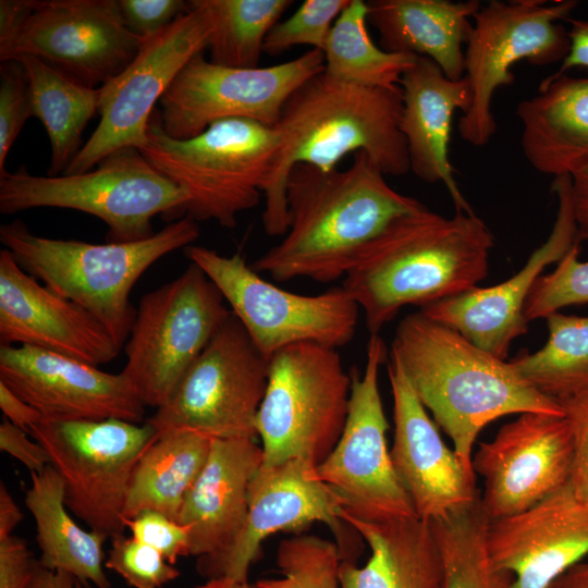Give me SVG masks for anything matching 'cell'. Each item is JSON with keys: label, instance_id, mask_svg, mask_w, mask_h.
Masks as SVG:
<instances>
[{"label": "cell", "instance_id": "cell-21", "mask_svg": "<svg viewBox=\"0 0 588 588\" xmlns=\"http://www.w3.org/2000/svg\"><path fill=\"white\" fill-rule=\"evenodd\" d=\"M388 376L394 421L391 462L417 517L430 522L471 505L480 498L474 468L444 443L392 355Z\"/></svg>", "mask_w": 588, "mask_h": 588}, {"label": "cell", "instance_id": "cell-17", "mask_svg": "<svg viewBox=\"0 0 588 588\" xmlns=\"http://www.w3.org/2000/svg\"><path fill=\"white\" fill-rule=\"evenodd\" d=\"M343 505L340 494L320 479L314 463L292 458L277 465L261 464L249 485L248 514L240 538L223 555L197 560V572L207 579L248 581L265 539L316 522L330 527L342 563L356 564L360 541L353 539L356 530L340 517Z\"/></svg>", "mask_w": 588, "mask_h": 588}, {"label": "cell", "instance_id": "cell-13", "mask_svg": "<svg viewBox=\"0 0 588 588\" xmlns=\"http://www.w3.org/2000/svg\"><path fill=\"white\" fill-rule=\"evenodd\" d=\"M269 359L231 314L188 368L169 401L146 422L157 434L193 430L212 439L257 440Z\"/></svg>", "mask_w": 588, "mask_h": 588}, {"label": "cell", "instance_id": "cell-50", "mask_svg": "<svg viewBox=\"0 0 588 588\" xmlns=\"http://www.w3.org/2000/svg\"><path fill=\"white\" fill-rule=\"evenodd\" d=\"M37 0L0 1V46L11 40L35 10Z\"/></svg>", "mask_w": 588, "mask_h": 588}, {"label": "cell", "instance_id": "cell-49", "mask_svg": "<svg viewBox=\"0 0 588 588\" xmlns=\"http://www.w3.org/2000/svg\"><path fill=\"white\" fill-rule=\"evenodd\" d=\"M571 201L578 242H588V164L571 175Z\"/></svg>", "mask_w": 588, "mask_h": 588}, {"label": "cell", "instance_id": "cell-55", "mask_svg": "<svg viewBox=\"0 0 588 588\" xmlns=\"http://www.w3.org/2000/svg\"><path fill=\"white\" fill-rule=\"evenodd\" d=\"M587 562H588V559H587Z\"/></svg>", "mask_w": 588, "mask_h": 588}, {"label": "cell", "instance_id": "cell-34", "mask_svg": "<svg viewBox=\"0 0 588 588\" xmlns=\"http://www.w3.org/2000/svg\"><path fill=\"white\" fill-rule=\"evenodd\" d=\"M544 319L549 330L544 346L517 355L511 364L530 385L559 401L588 389V317L556 311Z\"/></svg>", "mask_w": 588, "mask_h": 588}, {"label": "cell", "instance_id": "cell-38", "mask_svg": "<svg viewBox=\"0 0 588 588\" xmlns=\"http://www.w3.org/2000/svg\"><path fill=\"white\" fill-rule=\"evenodd\" d=\"M578 253L575 244L552 272L536 280L524 307L527 322L569 305L588 303V261H580Z\"/></svg>", "mask_w": 588, "mask_h": 588}, {"label": "cell", "instance_id": "cell-15", "mask_svg": "<svg viewBox=\"0 0 588 588\" xmlns=\"http://www.w3.org/2000/svg\"><path fill=\"white\" fill-rule=\"evenodd\" d=\"M387 354L382 338L370 334L363 372L356 367L350 370L351 397L343 432L317 466L320 479L343 499V510L371 523L417 517L387 444L389 424L379 391V371Z\"/></svg>", "mask_w": 588, "mask_h": 588}, {"label": "cell", "instance_id": "cell-26", "mask_svg": "<svg viewBox=\"0 0 588 588\" xmlns=\"http://www.w3.org/2000/svg\"><path fill=\"white\" fill-rule=\"evenodd\" d=\"M400 87L403 97L400 131L407 145L411 171L425 182H442L456 212L475 215L454 180L449 159L454 112H465L471 99L466 77L450 79L431 59L417 56L403 73Z\"/></svg>", "mask_w": 588, "mask_h": 588}, {"label": "cell", "instance_id": "cell-5", "mask_svg": "<svg viewBox=\"0 0 588 588\" xmlns=\"http://www.w3.org/2000/svg\"><path fill=\"white\" fill-rule=\"evenodd\" d=\"M199 236V225L184 216L151 237L130 243L94 244L36 235L22 220L0 226V242L20 267L44 285L93 315L117 346L125 345L137 310L130 294L157 260L185 248Z\"/></svg>", "mask_w": 588, "mask_h": 588}, {"label": "cell", "instance_id": "cell-25", "mask_svg": "<svg viewBox=\"0 0 588 588\" xmlns=\"http://www.w3.org/2000/svg\"><path fill=\"white\" fill-rule=\"evenodd\" d=\"M262 458L255 439L212 440L177 517L188 529L189 556L216 559L235 544L247 519L249 485Z\"/></svg>", "mask_w": 588, "mask_h": 588}, {"label": "cell", "instance_id": "cell-7", "mask_svg": "<svg viewBox=\"0 0 588 588\" xmlns=\"http://www.w3.org/2000/svg\"><path fill=\"white\" fill-rule=\"evenodd\" d=\"M187 200L186 192L134 147L113 151L97 169L84 173L38 176L21 166L0 175L2 215L41 207L82 211L107 224L110 243L151 237L152 218L181 219Z\"/></svg>", "mask_w": 588, "mask_h": 588}, {"label": "cell", "instance_id": "cell-39", "mask_svg": "<svg viewBox=\"0 0 588 588\" xmlns=\"http://www.w3.org/2000/svg\"><path fill=\"white\" fill-rule=\"evenodd\" d=\"M350 0H306L268 33L264 52L278 56L297 45L323 51L331 28Z\"/></svg>", "mask_w": 588, "mask_h": 588}, {"label": "cell", "instance_id": "cell-31", "mask_svg": "<svg viewBox=\"0 0 588 588\" xmlns=\"http://www.w3.org/2000/svg\"><path fill=\"white\" fill-rule=\"evenodd\" d=\"M212 440L193 430L157 434L134 468L124 519L143 511H156L177 522L184 499L208 458Z\"/></svg>", "mask_w": 588, "mask_h": 588}, {"label": "cell", "instance_id": "cell-14", "mask_svg": "<svg viewBox=\"0 0 588 588\" xmlns=\"http://www.w3.org/2000/svg\"><path fill=\"white\" fill-rule=\"evenodd\" d=\"M187 12L143 41L135 59L100 87V121L63 174L84 173L115 150L140 149L147 128L170 85L183 68L207 49L213 23L204 0L188 1Z\"/></svg>", "mask_w": 588, "mask_h": 588}, {"label": "cell", "instance_id": "cell-41", "mask_svg": "<svg viewBox=\"0 0 588 588\" xmlns=\"http://www.w3.org/2000/svg\"><path fill=\"white\" fill-rule=\"evenodd\" d=\"M33 118L29 83L19 60L0 65V175L8 172V154L25 122Z\"/></svg>", "mask_w": 588, "mask_h": 588}, {"label": "cell", "instance_id": "cell-18", "mask_svg": "<svg viewBox=\"0 0 588 588\" xmlns=\"http://www.w3.org/2000/svg\"><path fill=\"white\" fill-rule=\"evenodd\" d=\"M142 45L125 25L119 0H37L20 30L0 46V61L33 56L99 88L135 59Z\"/></svg>", "mask_w": 588, "mask_h": 588}, {"label": "cell", "instance_id": "cell-36", "mask_svg": "<svg viewBox=\"0 0 588 588\" xmlns=\"http://www.w3.org/2000/svg\"><path fill=\"white\" fill-rule=\"evenodd\" d=\"M213 27L207 49L210 62L228 68H258L271 28L291 0H204Z\"/></svg>", "mask_w": 588, "mask_h": 588}, {"label": "cell", "instance_id": "cell-8", "mask_svg": "<svg viewBox=\"0 0 588 588\" xmlns=\"http://www.w3.org/2000/svg\"><path fill=\"white\" fill-rule=\"evenodd\" d=\"M351 387L336 348L302 342L274 353L256 418L262 465L292 458L320 465L345 427Z\"/></svg>", "mask_w": 588, "mask_h": 588}, {"label": "cell", "instance_id": "cell-9", "mask_svg": "<svg viewBox=\"0 0 588 588\" xmlns=\"http://www.w3.org/2000/svg\"><path fill=\"white\" fill-rule=\"evenodd\" d=\"M232 314L195 264L145 294L125 343L122 370L145 407L163 406L185 372Z\"/></svg>", "mask_w": 588, "mask_h": 588}, {"label": "cell", "instance_id": "cell-43", "mask_svg": "<svg viewBox=\"0 0 588 588\" xmlns=\"http://www.w3.org/2000/svg\"><path fill=\"white\" fill-rule=\"evenodd\" d=\"M558 402L572 431L573 464L569 486L577 497L588 501V389Z\"/></svg>", "mask_w": 588, "mask_h": 588}, {"label": "cell", "instance_id": "cell-32", "mask_svg": "<svg viewBox=\"0 0 588 588\" xmlns=\"http://www.w3.org/2000/svg\"><path fill=\"white\" fill-rule=\"evenodd\" d=\"M27 74L33 118L44 125L51 146L49 176L64 173L82 149V134L98 112L100 87L81 84L33 56L17 59Z\"/></svg>", "mask_w": 588, "mask_h": 588}, {"label": "cell", "instance_id": "cell-23", "mask_svg": "<svg viewBox=\"0 0 588 588\" xmlns=\"http://www.w3.org/2000/svg\"><path fill=\"white\" fill-rule=\"evenodd\" d=\"M487 543L512 588H547L588 559V501L568 482L519 513L490 520Z\"/></svg>", "mask_w": 588, "mask_h": 588}, {"label": "cell", "instance_id": "cell-40", "mask_svg": "<svg viewBox=\"0 0 588 588\" xmlns=\"http://www.w3.org/2000/svg\"><path fill=\"white\" fill-rule=\"evenodd\" d=\"M105 566L133 588H162L180 576V571L157 550L124 535L111 538Z\"/></svg>", "mask_w": 588, "mask_h": 588}, {"label": "cell", "instance_id": "cell-28", "mask_svg": "<svg viewBox=\"0 0 588 588\" xmlns=\"http://www.w3.org/2000/svg\"><path fill=\"white\" fill-rule=\"evenodd\" d=\"M340 517L368 544L363 567L341 563L340 588H444V563L430 522L418 517L388 523Z\"/></svg>", "mask_w": 588, "mask_h": 588}, {"label": "cell", "instance_id": "cell-1", "mask_svg": "<svg viewBox=\"0 0 588 588\" xmlns=\"http://www.w3.org/2000/svg\"><path fill=\"white\" fill-rule=\"evenodd\" d=\"M286 201L287 232L252 266L280 282L344 278L393 221L428 209L392 188L363 151L345 170L296 164L287 177Z\"/></svg>", "mask_w": 588, "mask_h": 588}, {"label": "cell", "instance_id": "cell-42", "mask_svg": "<svg viewBox=\"0 0 588 588\" xmlns=\"http://www.w3.org/2000/svg\"><path fill=\"white\" fill-rule=\"evenodd\" d=\"M132 537L154 548L171 564L181 556H189L187 527L156 511H143L125 520Z\"/></svg>", "mask_w": 588, "mask_h": 588}, {"label": "cell", "instance_id": "cell-3", "mask_svg": "<svg viewBox=\"0 0 588 588\" xmlns=\"http://www.w3.org/2000/svg\"><path fill=\"white\" fill-rule=\"evenodd\" d=\"M494 238L476 215L445 218L429 209L403 216L372 240L342 287L364 311L370 334L407 305L420 308L477 286Z\"/></svg>", "mask_w": 588, "mask_h": 588}, {"label": "cell", "instance_id": "cell-11", "mask_svg": "<svg viewBox=\"0 0 588 588\" xmlns=\"http://www.w3.org/2000/svg\"><path fill=\"white\" fill-rule=\"evenodd\" d=\"M184 254L216 284L232 314L268 359L295 343L336 348L354 338L360 308L342 286L316 295L297 294L266 281L241 253L224 256L215 249L189 245Z\"/></svg>", "mask_w": 588, "mask_h": 588}, {"label": "cell", "instance_id": "cell-29", "mask_svg": "<svg viewBox=\"0 0 588 588\" xmlns=\"http://www.w3.org/2000/svg\"><path fill=\"white\" fill-rule=\"evenodd\" d=\"M516 114L523 154L536 171L571 176L588 164V76L564 74L540 84Z\"/></svg>", "mask_w": 588, "mask_h": 588}, {"label": "cell", "instance_id": "cell-35", "mask_svg": "<svg viewBox=\"0 0 588 588\" xmlns=\"http://www.w3.org/2000/svg\"><path fill=\"white\" fill-rule=\"evenodd\" d=\"M444 563V588H512V578L491 560L490 519L480 498L471 505L430 520Z\"/></svg>", "mask_w": 588, "mask_h": 588}, {"label": "cell", "instance_id": "cell-6", "mask_svg": "<svg viewBox=\"0 0 588 588\" xmlns=\"http://www.w3.org/2000/svg\"><path fill=\"white\" fill-rule=\"evenodd\" d=\"M147 138L142 155L188 196L182 216L229 229L259 204L281 144L274 127L247 119L221 120L195 137L175 139L156 110Z\"/></svg>", "mask_w": 588, "mask_h": 588}, {"label": "cell", "instance_id": "cell-19", "mask_svg": "<svg viewBox=\"0 0 588 588\" xmlns=\"http://www.w3.org/2000/svg\"><path fill=\"white\" fill-rule=\"evenodd\" d=\"M573 439L565 416L523 413L473 457L482 477L481 506L490 520L519 513L569 482Z\"/></svg>", "mask_w": 588, "mask_h": 588}, {"label": "cell", "instance_id": "cell-44", "mask_svg": "<svg viewBox=\"0 0 588 588\" xmlns=\"http://www.w3.org/2000/svg\"><path fill=\"white\" fill-rule=\"evenodd\" d=\"M127 28L143 41L170 26L188 11V1L182 0H119Z\"/></svg>", "mask_w": 588, "mask_h": 588}, {"label": "cell", "instance_id": "cell-4", "mask_svg": "<svg viewBox=\"0 0 588 588\" xmlns=\"http://www.w3.org/2000/svg\"><path fill=\"white\" fill-rule=\"evenodd\" d=\"M389 354L468 466L478 434L491 421L523 413L564 416L560 403L524 380L511 362L420 311L399 322Z\"/></svg>", "mask_w": 588, "mask_h": 588}, {"label": "cell", "instance_id": "cell-16", "mask_svg": "<svg viewBox=\"0 0 588 588\" xmlns=\"http://www.w3.org/2000/svg\"><path fill=\"white\" fill-rule=\"evenodd\" d=\"M323 71L324 54L317 49L287 62L253 69L221 66L198 53L160 99V123L175 139L195 137L228 119L273 127L290 96Z\"/></svg>", "mask_w": 588, "mask_h": 588}, {"label": "cell", "instance_id": "cell-30", "mask_svg": "<svg viewBox=\"0 0 588 588\" xmlns=\"http://www.w3.org/2000/svg\"><path fill=\"white\" fill-rule=\"evenodd\" d=\"M25 505L35 520L41 566L70 574L82 585L111 587L103 569L108 536L87 531L72 518L64 503L63 481L51 465L30 473Z\"/></svg>", "mask_w": 588, "mask_h": 588}, {"label": "cell", "instance_id": "cell-53", "mask_svg": "<svg viewBox=\"0 0 588 588\" xmlns=\"http://www.w3.org/2000/svg\"><path fill=\"white\" fill-rule=\"evenodd\" d=\"M547 588H588V562H580L554 579Z\"/></svg>", "mask_w": 588, "mask_h": 588}, {"label": "cell", "instance_id": "cell-33", "mask_svg": "<svg viewBox=\"0 0 588 588\" xmlns=\"http://www.w3.org/2000/svg\"><path fill=\"white\" fill-rule=\"evenodd\" d=\"M367 22V2L350 0L335 20L323 50L324 73L363 86H399L403 73L417 56L388 52L377 46L368 33Z\"/></svg>", "mask_w": 588, "mask_h": 588}, {"label": "cell", "instance_id": "cell-24", "mask_svg": "<svg viewBox=\"0 0 588 588\" xmlns=\"http://www.w3.org/2000/svg\"><path fill=\"white\" fill-rule=\"evenodd\" d=\"M0 344L48 350L97 367L120 353L93 315L40 284L5 248L0 250Z\"/></svg>", "mask_w": 588, "mask_h": 588}, {"label": "cell", "instance_id": "cell-20", "mask_svg": "<svg viewBox=\"0 0 588 588\" xmlns=\"http://www.w3.org/2000/svg\"><path fill=\"white\" fill-rule=\"evenodd\" d=\"M0 381L44 420L122 419L140 424L145 406L127 378L48 350L0 346Z\"/></svg>", "mask_w": 588, "mask_h": 588}, {"label": "cell", "instance_id": "cell-51", "mask_svg": "<svg viewBox=\"0 0 588 588\" xmlns=\"http://www.w3.org/2000/svg\"><path fill=\"white\" fill-rule=\"evenodd\" d=\"M24 515L3 482L0 485V540L13 535Z\"/></svg>", "mask_w": 588, "mask_h": 588}, {"label": "cell", "instance_id": "cell-27", "mask_svg": "<svg viewBox=\"0 0 588 588\" xmlns=\"http://www.w3.org/2000/svg\"><path fill=\"white\" fill-rule=\"evenodd\" d=\"M367 5L383 50L429 58L450 79L464 77L465 45L480 1L371 0Z\"/></svg>", "mask_w": 588, "mask_h": 588}, {"label": "cell", "instance_id": "cell-46", "mask_svg": "<svg viewBox=\"0 0 588 588\" xmlns=\"http://www.w3.org/2000/svg\"><path fill=\"white\" fill-rule=\"evenodd\" d=\"M0 449L20 461L30 473H41L50 465L46 450L28 439L27 432L7 418L0 425Z\"/></svg>", "mask_w": 588, "mask_h": 588}, {"label": "cell", "instance_id": "cell-47", "mask_svg": "<svg viewBox=\"0 0 588 588\" xmlns=\"http://www.w3.org/2000/svg\"><path fill=\"white\" fill-rule=\"evenodd\" d=\"M571 28L567 32L569 49L556 72L546 77L540 84H547L552 79L566 74L573 68L588 69V19L571 20Z\"/></svg>", "mask_w": 588, "mask_h": 588}, {"label": "cell", "instance_id": "cell-37", "mask_svg": "<svg viewBox=\"0 0 588 588\" xmlns=\"http://www.w3.org/2000/svg\"><path fill=\"white\" fill-rule=\"evenodd\" d=\"M275 561L282 576L256 581L259 588H340L341 554L330 540L313 535L284 539Z\"/></svg>", "mask_w": 588, "mask_h": 588}, {"label": "cell", "instance_id": "cell-52", "mask_svg": "<svg viewBox=\"0 0 588 588\" xmlns=\"http://www.w3.org/2000/svg\"><path fill=\"white\" fill-rule=\"evenodd\" d=\"M81 585L72 575L47 569L36 560L28 588H82Z\"/></svg>", "mask_w": 588, "mask_h": 588}, {"label": "cell", "instance_id": "cell-54", "mask_svg": "<svg viewBox=\"0 0 588 588\" xmlns=\"http://www.w3.org/2000/svg\"><path fill=\"white\" fill-rule=\"evenodd\" d=\"M195 588H259L257 584H250L248 581H237L230 578H212L207 579L203 585Z\"/></svg>", "mask_w": 588, "mask_h": 588}, {"label": "cell", "instance_id": "cell-2", "mask_svg": "<svg viewBox=\"0 0 588 588\" xmlns=\"http://www.w3.org/2000/svg\"><path fill=\"white\" fill-rule=\"evenodd\" d=\"M402 110L400 85L363 86L339 81L323 71L299 86L273 126L281 144L264 189L266 234L283 236L287 232L286 185L296 164L331 171L346 155L363 151L384 175L411 171L407 145L400 131Z\"/></svg>", "mask_w": 588, "mask_h": 588}, {"label": "cell", "instance_id": "cell-12", "mask_svg": "<svg viewBox=\"0 0 588 588\" xmlns=\"http://www.w3.org/2000/svg\"><path fill=\"white\" fill-rule=\"evenodd\" d=\"M577 4L575 0H491L481 5L473 17L464 51V76L471 99L457 124L463 140L482 147L495 134L492 98L500 87L514 83V64L526 60L541 66L563 61L569 39L558 22L566 19Z\"/></svg>", "mask_w": 588, "mask_h": 588}, {"label": "cell", "instance_id": "cell-48", "mask_svg": "<svg viewBox=\"0 0 588 588\" xmlns=\"http://www.w3.org/2000/svg\"><path fill=\"white\" fill-rule=\"evenodd\" d=\"M0 408L9 421L27 433L42 419L36 408L17 396L1 381Z\"/></svg>", "mask_w": 588, "mask_h": 588}, {"label": "cell", "instance_id": "cell-10", "mask_svg": "<svg viewBox=\"0 0 588 588\" xmlns=\"http://www.w3.org/2000/svg\"><path fill=\"white\" fill-rule=\"evenodd\" d=\"M29 434L61 477L68 510L110 539L124 535L130 481L140 456L157 438L154 427L115 418L41 419Z\"/></svg>", "mask_w": 588, "mask_h": 588}, {"label": "cell", "instance_id": "cell-45", "mask_svg": "<svg viewBox=\"0 0 588 588\" xmlns=\"http://www.w3.org/2000/svg\"><path fill=\"white\" fill-rule=\"evenodd\" d=\"M36 560L17 536L0 540V588H28Z\"/></svg>", "mask_w": 588, "mask_h": 588}, {"label": "cell", "instance_id": "cell-22", "mask_svg": "<svg viewBox=\"0 0 588 588\" xmlns=\"http://www.w3.org/2000/svg\"><path fill=\"white\" fill-rule=\"evenodd\" d=\"M552 189L559 198L552 232L523 269L500 284L476 286L458 296L421 307L420 313L456 330L483 351L505 359L511 343L527 332L524 307L536 280L548 265L559 262L575 244H579L571 201V176L554 177Z\"/></svg>", "mask_w": 588, "mask_h": 588}]
</instances>
